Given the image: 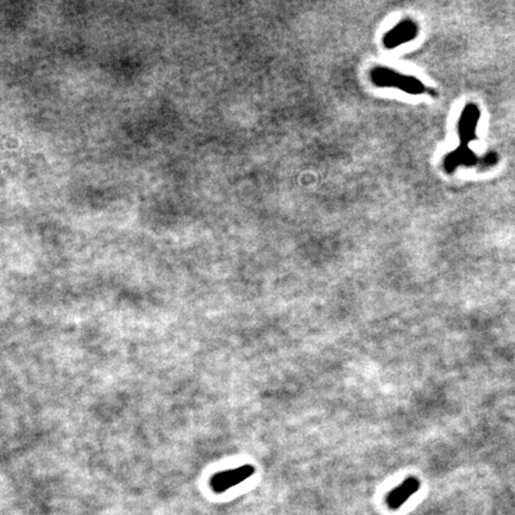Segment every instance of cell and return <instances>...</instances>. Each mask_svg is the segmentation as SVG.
I'll use <instances>...</instances> for the list:
<instances>
[{
    "label": "cell",
    "instance_id": "obj_1",
    "mask_svg": "<svg viewBox=\"0 0 515 515\" xmlns=\"http://www.w3.org/2000/svg\"><path fill=\"white\" fill-rule=\"evenodd\" d=\"M370 80L373 85H376L377 87L400 90L402 92L414 95V96L425 95V93L432 97L437 96L435 90L426 86L418 78L400 73L385 66H377L370 71Z\"/></svg>",
    "mask_w": 515,
    "mask_h": 515
},
{
    "label": "cell",
    "instance_id": "obj_2",
    "mask_svg": "<svg viewBox=\"0 0 515 515\" xmlns=\"http://www.w3.org/2000/svg\"><path fill=\"white\" fill-rule=\"evenodd\" d=\"M499 157L497 154H485L483 157H478L470 147H457L456 150L445 155L442 160V166L446 174H452L459 167H478L480 169H490L497 164Z\"/></svg>",
    "mask_w": 515,
    "mask_h": 515
},
{
    "label": "cell",
    "instance_id": "obj_3",
    "mask_svg": "<svg viewBox=\"0 0 515 515\" xmlns=\"http://www.w3.org/2000/svg\"><path fill=\"white\" fill-rule=\"evenodd\" d=\"M254 473H255V468L253 466H248V464L238 466L235 469L224 470L212 476L210 487L217 494H222L235 485H241L243 482L253 476Z\"/></svg>",
    "mask_w": 515,
    "mask_h": 515
},
{
    "label": "cell",
    "instance_id": "obj_4",
    "mask_svg": "<svg viewBox=\"0 0 515 515\" xmlns=\"http://www.w3.org/2000/svg\"><path fill=\"white\" fill-rule=\"evenodd\" d=\"M480 117V108L475 103H468L464 107L457 124L459 146L468 148L470 143L477 140L476 131Z\"/></svg>",
    "mask_w": 515,
    "mask_h": 515
},
{
    "label": "cell",
    "instance_id": "obj_5",
    "mask_svg": "<svg viewBox=\"0 0 515 515\" xmlns=\"http://www.w3.org/2000/svg\"><path fill=\"white\" fill-rule=\"evenodd\" d=\"M418 34H419V25L416 24V20L406 18L383 36V46L387 49H395L401 44L416 40Z\"/></svg>",
    "mask_w": 515,
    "mask_h": 515
},
{
    "label": "cell",
    "instance_id": "obj_6",
    "mask_svg": "<svg viewBox=\"0 0 515 515\" xmlns=\"http://www.w3.org/2000/svg\"><path fill=\"white\" fill-rule=\"evenodd\" d=\"M421 487L420 482L416 477L411 476L397 485L396 488L392 489L387 496V504L392 509H399L407 502L411 496L419 492Z\"/></svg>",
    "mask_w": 515,
    "mask_h": 515
}]
</instances>
